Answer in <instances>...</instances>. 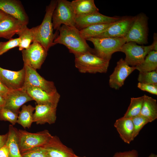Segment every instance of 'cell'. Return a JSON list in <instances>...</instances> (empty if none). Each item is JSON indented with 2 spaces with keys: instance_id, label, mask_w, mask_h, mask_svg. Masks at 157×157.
Here are the masks:
<instances>
[{
  "instance_id": "cell-13",
  "label": "cell",
  "mask_w": 157,
  "mask_h": 157,
  "mask_svg": "<svg viewBox=\"0 0 157 157\" xmlns=\"http://www.w3.org/2000/svg\"><path fill=\"white\" fill-rule=\"evenodd\" d=\"M4 107L19 114V108L24 104L33 99L23 88L10 90L4 98Z\"/></svg>"
},
{
  "instance_id": "cell-21",
  "label": "cell",
  "mask_w": 157,
  "mask_h": 157,
  "mask_svg": "<svg viewBox=\"0 0 157 157\" xmlns=\"http://www.w3.org/2000/svg\"><path fill=\"white\" fill-rule=\"evenodd\" d=\"M114 126L124 142L129 144L134 140L133 125L132 118L123 117L119 118L116 120Z\"/></svg>"
},
{
  "instance_id": "cell-41",
  "label": "cell",
  "mask_w": 157,
  "mask_h": 157,
  "mask_svg": "<svg viewBox=\"0 0 157 157\" xmlns=\"http://www.w3.org/2000/svg\"><path fill=\"white\" fill-rule=\"evenodd\" d=\"M5 102V101L4 98L0 94V108L4 107Z\"/></svg>"
},
{
  "instance_id": "cell-4",
  "label": "cell",
  "mask_w": 157,
  "mask_h": 157,
  "mask_svg": "<svg viewBox=\"0 0 157 157\" xmlns=\"http://www.w3.org/2000/svg\"><path fill=\"white\" fill-rule=\"evenodd\" d=\"M93 44L94 54L104 60L110 61L112 54L120 51L126 42L125 38H91L86 40Z\"/></svg>"
},
{
  "instance_id": "cell-42",
  "label": "cell",
  "mask_w": 157,
  "mask_h": 157,
  "mask_svg": "<svg viewBox=\"0 0 157 157\" xmlns=\"http://www.w3.org/2000/svg\"><path fill=\"white\" fill-rule=\"evenodd\" d=\"M7 15V14L0 10V21Z\"/></svg>"
},
{
  "instance_id": "cell-18",
  "label": "cell",
  "mask_w": 157,
  "mask_h": 157,
  "mask_svg": "<svg viewBox=\"0 0 157 157\" xmlns=\"http://www.w3.org/2000/svg\"><path fill=\"white\" fill-rule=\"evenodd\" d=\"M121 17H110L96 12L83 16L76 17L75 27L78 30L97 24L113 22L119 20Z\"/></svg>"
},
{
  "instance_id": "cell-40",
  "label": "cell",
  "mask_w": 157,
  "mask_h": 157,
  "mask_svg": "<svg viewBox=\"0 0 157 157\" xmlns=\"http://www.w3.org/2000/svg\"><path fill=\"white\" fill-rule=\"evenodd\" d=\"M152 44L154 47V51H157V35L156 33L154 34L153 41Z\"/></svg>"
},
{
  "instance_id": "cell-34",
  "label": "cell",
  "mask_w": 157,
  "mask_h": 157,
  "mask_svg": "<svg viewBox=\"0 0 157 157\" xmlns=\"http://www.w3.org/2000/svg\"><path fill=\"white\" fill-rule=\"evenodd\" d=\"M20 39L18 38H11L8 41L5 42H0V56L9 50L18 47Z\"/></svg>"
},
{
  "instance_id": "cell-17",
  "label": "cell",
  "mask_w": 157,
  "mask_h": 157,
  "mask_svg": "<svg viewBox=\"0 0 157 157\" xmlns=\"http://www.w3.org/2000/svg\"><path fill=\"white\" fill-rule=\"evenodd\" d=\"M48 157H75L72 150L64 145L56 136H52L49 141L42 146Z\"/></svg>"
},
{
  "instance_id": "cell-3",
  "label": "cell",
  "mask_w": 157,
  "mask_h": 157,
  "mask_svg": "<svg viewBox=\"0 0 157 157\" xmlns=\"http://www.w3.org/2000/svg\"><path fill=\"white\" fill-rule=\"evenodd\" d=\"M75 65L81 73H106L110 61L100 58L93 53L87 52L75 56Z\"/></svg>"
},
{
  "instance_id": "cell-30",
  "label": "cell",
  "mask_w": 157,
  "mask_h": 157,
  "mask_svg": "<svg viewBox=\"0 0 157 157\" xmlns=\"http://www.w3.org/2000/svg\"><path fill=\"white\" fill-rule=\"evenodd\" d=\"M138 80L140 83L157 84V70L149 72H139Z\"/></svg>"
},
{
  "instance_id": "cell-12",
  "label": "cell",
  "mask_w": 157,
  "mask_h": 157,
  "mask_svg": "<svg viewBox=\"0 0 157 157\" xmlns=\"http://www.w3.org/2000/svg\"><path fill=\"white\" fill-rule=\"evenodd\" d=\"M135 16L121 17L104 32L94 38H125L135 18Z\"/></svg>"
},
{
  "instance_id": "cell-2",
  "label": "cell",
  "mask_w": 157,
  "mask_h": 157,
  "mask_svg": "<svg viewBox=\"0 0 157 157\" xmlns=\"http://www.w3.org/2000/svg\"><path fill=\"white\" fill-rule=\"evenodd\" d=\"M57 0L51 1L46 8V13L41 24L31 28L34 38V41L40 43L48 51L54 45L53 41L57 31L53 33L52 15L56 6Z\"/></svg>"
},
{
  "instance_id": "cell-5",
  "label": "cell",
  "mask_w": 157,
  "mask_h": 157,
  "mask_svg": "<svg viewBox=\"0 0 157 157\" xmlns=\"http://www.w3.org/2000/svg\"><path fill=\"white\" fill-rule=\"evenodd\" d=\"M75 18L71 1L66 0H57L52 15L53 29L58 31L62 24L75 27Z\"/></svg>"
},
{
  "instance_id": "cell-16",
  "label": "cell",
  "mask_w": 157,
  "mask_h": 157,
  "mask_svg": "<svg viewBox=\"0 0 157 157\" xmlns=\"http://www.w3.org/2000/svg\"><path fill=\"white\" fill-rule=\"evenodd\" d=\"M0 10L27 25L29 19L21 2L17 0H0Z\"/></svg>"
},
{
  "instance_id": "cell-28",
  "label": "cell",
  "mask_w": 157,
  "mask_h": 157,
  "mask_svg": "<svg viewBox=\"0 0 157 157\" xmlns=\"http://www.w3.org/2000/svg\"><path fill=\"white\" fill-rule=\"evenodd\" d=\"M20 39L18 47L19 50H23L28 48L31 43L34 41V38L31 28L27 27V25H24L17 33Z\"/></svg>"
},
{
  "instance_id": "cell-8",
  "label": "cell",
  "mask_w": 157,
  "mask_h": 157,
  "mask_svg": "<svg viewBox=\"0 0 157 157\" xmlns=\"http://www.w3.org/2000/svg\"><path fill=\"white\" fill-rule=\"evenodd\" d=\"M152 50L154 51V47L152 44L147 46H140L130 42L124 44L120 51L125 54L124 60L129 65L136 66L141 63L148 53Z\"/></svg>"
},
{
  "instance_id": "cell-29",
  "label": "cell",
  "mask_w": 157,
  "mask_h": 157,
  "mask_svg": "<svg viewBox=\"0 0 157 157\" xmlns=\"http://www.w3.org/2000/svg\"><path fill=\"white\" fill-rule=\"evenodd\" d=\"M144 100V95L131 98L130 105L123 117L132 118L140 115Z\"/></svg>"
},
{
  "instance_id": "cell-26",
  "label": "cell",
  "mask_w": 157,
  "mask_h": 157,
  "mask_svg": "<svg viewBox=\"0 0 157 157\" xmlns=\"http://www.w3.org/2000/svg\"><path fill=\"white\" fill-rule=\"evenodd\" d=\"M135 67L136 69L140 72L156 70L157 51L152 50L150 51L145 57L144 61Z\"/></svg>"
},
{
  "instance_id": "cell-23",
  "label": "cell",
  "mask_w": 157,
  "mask_h": 157,
  "mask_svg": "<svg viewBox=\"0 0 157 157\" xmlns=\"http://www.w3.org/2000/svg\"><path fill=\"white\" fill-rule=\"evenodd\" d=\"M8 134L5 144L8 149L9 157H22L19 147L18 130L10 125Z\"/></svg>"
},
{
  "instance_id": "cell-37",
  "label": "cell",
  "mask_w": 157,
  "mask_h": 157,
  "mask_svg": "<svg viewBox=\"0 0 157 157\" xmlns=\"http://www.w3.org/2000/svg\"><path fill=\"white\" fill-rule=\"evenodd\" d=\"M10 90L0 80V94L5 98Z\"/></svg>"
},
{
  "instance_id": "cell-36",
  "label": "cell",
  "mask_w": 157,
  "mask_h": 157,
  "mask_svg": "<svg viewBox=\"0 0 157 157\" xmlns=\"http://www.w3.org/2000/svg\"><path fill=\"white\" fill-rule=\"evenodd\" d=\"M113 157H138V154L137 150L133 149L123 152H117Z\"/></svg>"
},
{
  "instance_id": "cell-38",
  "label": "cell",
  "mask_w": 157,
  "mask_h": 157,
  "mask_svg": "<svg viewBox=\"0 0 157 157\" xmlns=\"http://www.w3.org/2000/svg\"><path fill=\"white\" fill-rule=\"evenodd\" d=\"M0 157H9V151L6 144L0 147Z\"/></svg>"
},
{
  "instance_id": "cell-31",
  "label": "cell",
  "mask_w": 157,
  "mask_h": 157,
  "mask_svg": "<svg viewBox=\"0 0 157 157\" xmlns=\"http://www.w3.org/2000/svg\"><path fill=\"white\" fill-rule=\"evenodd\" d=\"M133 125V139L138 135L143 127L147 124L150 122L147 119L140 115L132 118Z\"/></svg>"
},
{
  "instance_id": "cell-6",
  "label": "cell",
  "mask_w": 157,
  "mask_h": 157,
  "mask_svg": "<svg viewBox=\"0 0 157 157\" xmlns=\"http://www.w3.org/2000/svg\"><path fill=\"white\" fill-rule=\"evenodd\" d=\"M18 134L19 147L21 153L35 147L43 146L52 136L47 130L31 133L19 129L18 130Z\"/></svg>"
},
{
  "instance_id": "cell-20",
  "label": "cell",
  "mask_w": 157,
  "mask_h": 157,
  "mask_svg": "<svg viewBox=\"0 0 157 157\" xmlns=\"http://www.w3.org/2000/svg\"><path fill=\"white\" fill-rule=\"evenodd\" d=\"M24 25L20 20L8 15L0 21V38L11 39Z\"/></svg>"
},
{
  "instance_id": "cell-43",
  "label": "cell",
  "mask_w": 157,
  "mask_h": 157,
  "mask_svg": "<svg viewBox=\"0 0 157 157\" xmlns=\"http://www.w3.org/2000/svg\"><path fill=\"white\" fill-rule=\"evenodd\" d=\"M147 157H157V155L155 154L151 153Z\"/></svg>"
},
{
  "instance_id": "cell-15",
  "label": "cell",
  "mask_w": 157,
  "mask_h": 157,
  "mask_svg": "<svg viewBox=\"0 0 157 157\" xmlns=\"http://www.w3.org/2000/svg\"><path fill=\"white\" fill-rule=\"evenodd\" d=\"M25 70L23 67L18 71H13L0 67V80L10 90L22 88L25 77Z\"/></svg>"
},
{
  "instance_id": "cell-14",
  "label": "cell",
  "mask_w": 157,
  "mask_h": 157,
  "mask_svg": "<svg viewBox=\"0 0 157 157\" xmlns=\"http://www.w3.org/2000/svg\"><path fill=\"white\" fill-rule=\"evenodd\" d=\"M22 88L38 104L48 105L57 108L60 98V95L58 92L49 93L40 88L30 85L24 86Z\"/></svg>"
},
{
  "instance_id": "cell-27",
  "label": "cell",
  "mask_w": 157,
  "mask_h": 157,
  "mask_svg": "<svg viewBox=\"0 0 157 157\" xmlns=\"http://www.w3.org/2000/svg\"><path fill=\"white\" fill-rule=\"evenodd\" d=\"M115 22L91 25L80 30V33L82 37L86 40L94 38L104 32Z\"/></svg>"
},
{
  "instance_id": "cell-9",
  "label": "cell",
  "mask_w": 157,
  "mask_h": 157,
  "mask_svg": "<svg viewBox=\"0 0 157 157\" xmlns=\"http://www.w3.org/2000/svg\"><path fill=\"white\" fill-rule=\"evenodd\" d=\"M47 51L39 43L33 42L28 48L22 51L24 65L36 69H40L46 58Z\"/></svg>"
},
{
  "instance_id": "cell-22",
  "label": "cell",
  "mask_w": 157,
  "mask_h": 157,
  "mask_svg": "<svg viewBox=\"0 0 157 157\" xmlns=\"http://www.w3.org/2000/svg\"><path fill=\"white\" fill-rule=\"evenodd\" d=\"M71 3L76 17L99 12L94 0H74Z\"/></svg>"
},
{
  "instance_id": "cell-7",
  "label": "cell",
  "mask_w": 157,
  "mask_h": 157,
  "mask_svg": "<svg viewBox=\"0 0 157 157\" xmlns=\"http://www.w3.org/2000/svg\"><path fill=\"white\" fill-rule=\"evenodd\" d=\"M134 21L125 37L126 42H132L140 44L148 43V17L140 13L135 16Z\"/></svg>"
},
{
  "instance_id": "cell-35",
  "label": "cell",
  "mask_w": 157,
  "mask_h": 157,
  "mask_svg": "<svg viewBox=\"0 0 157 157\" xmlns=\"http://www.w3.org/2000/svg\"><path fill=\"white\" fill-rule=\"evenodd\" d=\"M137 87L142 90L157 95V84H146L139 82Z\"/></svg>"
},
{
  "instance_id": "cell-11",
  "label": "cell",
  "mask_w": 157,
  "mask_h": 157,
  "mask_svg": "<svg viewBox=\"0 0 157 157\" xmlns=\"http://www.w3.org/2000/svg\"><path fill=\"white\" fill-rule=\"evenodd\" d=\"M135 69V66H130L124 60L121 58L109 76L110 87L116 90L119 89L124 85L126 78Z\"/></svg>"
},
{
  "instance_id": "cell-32",
  "label": "cell",
  "mask_w": 157,
  "mask_h": 157,
  "mask_svg": "<svg viewBox=\"0 0 157 157\" xmlns=\"http://www.w3.org/2000/svg\"><path fill=\"white\" fill-rule=\"evenodd\" d=\"M18 115V114L4 107L0 108V120L1 121H8L13 126L17 123Z\"/></svg>"
},
{
  "instance_id": "cell-33",
  "label": "cell",
  "mask_w": 157,
  "mask_h": 157,
  "mask_svg": "<svg viewBox=\"0 0 157 157\" xmlns=\"http://www.w3.org/2000/svg\"><path fill=\"white\" fill-rule=\"evenodd\" d=\"M21 154L22 157H48L45 149L42 146L33 148Z\"/></svg>"
},
{
  "instance_id": "cell-10",
  "label": "cell",
  "mask_w": 157,
  "mask_h": 157,
  "mask_svg": "<svg viewBox=\"0 0 157 157\" xmlns=\"http://www.w3.org/2000/svg\"><path fill=\"white\" fill-rule=\"evenodd\" d=\"M23 67L25 72L23 86L30 85L36 87L50 93L58 92L53 82L45 79L38 73L36 69L25 65Z\"/></svg>"
},
{
  "instance_id": "cell-1",
  "label": "cell",
  "mask_w": 157,
  "mask_h": 157,
  "mask_svg": "<svg viewBox=\"0 0 157 157\" xmlns=\"http://www.w3.org/2000/svg\"><path fill=\"white\" fill-rule=\"evenodd\" d=\"M57 31H57L53 41L54 45L57 44L64 45L74 56L87 52L94 53L93 49L89 46L79 30L75 27L62 25Z\"/></svg>"
},
{
  "instance_id": "cell-25",
  "label": "cell",
  "mask_w": 157,
  "mask_h": 157,
  "mask_svg": "<svg viewBox=\"0 0 157 157\" xmlns=\"http://www.w3.org/2000/svg\"><path fill=\"white\" fill-rule=\"evenodd\" d=\"M35 110V107L31 105H23L18 114L17 123L24 129L30 128L33 122V112Z\"/></svg>"
},
{
  "instance_id": "cell-44",
  "label": "cell",
  "mask_w": 157,
  "mask_h": 157,
  "mask_svg": "<svg viewBox=\"0 0 157 157\" xmlns=\"http://www.w3.org/2000/svg\"><path fill=\"white\" fill-rule=\"evenodd\" d=\"M75 157H85V156H84V157L79 156H77L76 155H75Z\"/></svg>"
},
{
  "instance_id": "cell-39",
  "label": "cell",
  "mask_w": 157,
  "mask_h": 157,
  "mask_svg": "<svg viewBox=\"0 0 157 157\" xmlns=\"http://www.w3.org/2000/svg\"><path fill=\"white\" fill-rule=\"evenodd\" d=\"M8 135V133L5 135H0V147L5 144Z\"/></svg>"
},
{
  "instance_id": "cell-19",
  "label": "cell",
  "mask_w": 157,
  "mask_h": 157,
  "mask_svg": "<svg viewBox=\"0 0 157 157\" xmlns=\"http://www.w3.org/2000/svg\"><path fill=\"white\" fill-rule=\"evenodd\" d=\"M33 115V122L37 124H50L55 123L56 119V108L48 105L37 104Z\"/></svg>"
},
{
  "instance_id": "cell-24",
  "label": "cell",
  "mask_w": 157,
  "mask_h": 157,
  "mask_svg": "<svg viewBox=\"0 0 157 157\" xmlns=\"http://www.w3.org/2000/svg\"><path fill=\"white\" fill-rule=\"evenodd\" d=\"M140 115L151 122L157 118L156 100L145 94Z\"/></svg>"
}]
</instances>
